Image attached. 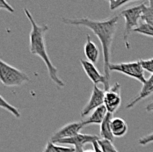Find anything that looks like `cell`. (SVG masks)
<instances>
[{"label":"cell","instance_id":"cell-11","mask_svg":"<svg viewBox=\"0 0 153 152\" xmlns=\"http://www.w3.org/2000/svg\"><path fill=\"white\" fill-rule=\"evenodd\" d=\"M84 52L88 59V61L92 63H96L99 59V48L96 44L91 40V37L89 34H86V42L84 47Z\"/></svg>","mask_w":153,"mask_h":152},{"label":"cell","instance_id":"cell-6","mask_svg":"<svg viewBox=\"0 0 153 152\" xmlns=\"http://www.w3.org/2000/svg\"><path fill=\"white\" fill-rule=\"evenodd\" d=\"M121 103V85L119 83H115L112 87L110 86L108 91H105L104 106L107 108V113H114L120 107Z\"/></svg>","mask_w":153,"mask_h":152},{"label":"cell","instance_id":"cell-7","mask_svg":"<svg viewBox=\"0 0 153 152\" xmlns=\"http://www.w3.org/2000/svg\"><path fill=\"white\" fill-rule=\"evenodd\" d=\"M80 62L85 74L94 84V85H97L98 84H102L104 85V91H107L109 90L110 88L109 80L106 77L105 75H102L99 71V70L94 66L93 63L87 60H83V59H80Z\"/></svg>","mask_w":153,"mask_h":152},{"label":"cell","instance_id":"cell-23","mask_svg":"<svg viewBox=\"0 0 153 152\" xmlns=\"http://www.w3.org/2000/svg\"><path fill=\"white\" fill-rule=\"evenodd\" d=\"M139 144L141 145H146L148 143H151V142H153V133L148 135V136H145L142 137L139 139L138 141Z\"/></svg>","mask_w":153,"mask_h":152},{"label":"cell","instance_id":"cell-2","mask_svg":"<svg viewBox=\"0 0 153 152\" xmlns=\"http://www.w3.org/2000/svg\"><path fill=\"white\" fill-rule=\"evenodd\" d=\"M24 13L30 21V46L29 49L32 55L38 56L42 61L44 62L48 71V75L50 79L59 87H63L65 85L64 82L61 80L57 76V69L53 65L50 61L49 56L47 53L46 44H45V33L48 30V27L47 25H38L33 19V16L27 8L24 9Z\"/></svg>","mask_w":153,"mask_h":152},{"label":"cell","instance_id":"cell-25","mask_svg":"<svg viewBox=\"0 0 153 152\" xmlns=\"http://www.w3.org/2000/svg\"><path fill=\"white\" fill-rule=\"evenodd\" d=\"M92 147H93V151L95 152H103L101 151V149H100V145H99V143H98V141H96V142H92Z\"/></svg>","mask_w":153,"mask_h":152},{"label":"cell","instance_id":"cell-26","mask_svg":"<svg viewBox=\"0 0 153 152\" xmlns=\"http://www.w3.org/2000/svg\"><path fill=\"white\" fill-rule=\"evenodd\" d=\"M145 109H146L147 112H152V111H153V101L152 103H150L148 106H146Z\"/></svg>","mask_w":153,"mask_h":152},{"label":"cell","instance_id":"cell-16","mask_svg":"<svg viewBox=\"0 0 153 152\" xmlns=\"http://www.w3.org/2000/svg\"><path fill=\"white\" fill-rule=\"evenodd\" d=\"M43 152H75V148L71 146L64 147L53 143L51 142H48Z\"/></svg>","mask_w":153,"mask_h":152},{"label":"cell","instance_id":"cell-22","mask_svg":"<svg viewBox=\"0 0 153 152\" xmlns=\"http://www.w3.org/2000/svg\"><path fill=\"white\" fill-rule=\"evenodd\" d=\"M130 1H126V0H110L109 1V6H110V10L114 11L116 10L117 8L123 6L124 4L129 3Z\"/></svg>","mask_w":153,"mask_h":152},{"label":"cell","instance_id":"cell-21","mask_svg":"<svg viewBox=\"0 0 153 152\" xmlns=\"http://www.w3.org/2000/svg\"><path fill=\"white\" fill-rule=\"evenodd\" d=\"M143 70H146L150 73L153 74V58L149 60H140L139 61Z\"/></svg>","mask_w":153,"mask_h":152},{"label":"cell","instance_id":"cell-14","mask_svg":"<svg viewBox=\"0 0 153 152\" xmlns=\"http://www.w3.org/2000/svg\"><path fill=\"white\" fill-rule=\"evenodd\" d=\"M111 131L114 137H121L126 135L128 125L122 118H113L111 121Z\"/></svg>","mask_w":153,"mask_h":152},{"label":"cell","instance_id":"cell-13","mask_svg":"<svg viewBox=\"0 0 153 152\" xmlns=\"http://www.w3.org/2000/svg\"><path fill=\"white\" fill-rule=\"evenodd\" d=\"M107 113V110L106 107L100 106V107L96 108L90 115V117L87 120H85L83 122L84 126H87L89 124H101L104 121L106 115Z\"/></svg>","mask_w":153,"mask_h":152},{"label":"cell","instance_id":"cell-27","mask_svg":"<svg viewBox=\"0 0 153 152\" xmlns=\"http://www.w3.org/2000/svg\"><path fill=\"white\" fill-rule=\"evenodd\" d=\"M75 152H85L83 147H75Z\"/></svg>","mask_w":153,"mask_h":152},{"label":"cell","instance_id":"cell-19","mask_svg":"<svg viewBox=\"0 0 153 152\" xmlns=\"http://www.w3.org/2000/svg\"><path fill=\"white\" fill-rule=\"evenodd\" d=\"M133 32H136L138 33L150 36L153 38V25L152 24H147V23H142L138 26L137 28H135Z\"/></svg>","mask_w":153,"mask_h":152},{"label":"cell","instance_id":"cell-10","mask_svg":"<svg viewBox=\"0 0 153 152\" xmlns=\"http://www.w3.org/2000/svg\"><path fill=\"white\" fill-rule=\"evenodd\" d=\"M100 140V137L92 135H85V134H78L76 136L61 140L57 142L56 144H69L75 147H84L86 143H92L96 141Z\"/></svg>","mask_w":153,"mask_h":152},{"label":"cell","instance_id":"cell-18","mask_svg":"<svg viewBox=\"0 0 153 152\" xmlns=\"http://www.w3.org/2000/svg\"><path fill=\"white\" fill-rule=\"evenodd\" d=\"M0 107L8 111L10 113H12L14 117L16 118H19L20 117V113L19 111L15 107H13V105H11L10 103H8L5 99H4L1 95H0Z\"/></svg>","mask_w":153,"mask_h":152},{"label":"cell","instance_id":"cell-1","mask_svg":"<svg viewBox=\"0 0 153 152\" xmlns=\"http://www.w3.org/2000/svg\"><path fill=\"white\" fill-rule=\"evenodd\" d=\"M119 16H114L106 20H92L89 18L68 19L62 18V21L66 25L81 26L87 27L99 38L103 51L104 59V75L107 79H110L109 65L111 64V47L114 39V34L116 30Z\"/></svg>","mask_w":153,"mask_h":152},{"label":"cell","instance_id":"cell-28","mask_svg":"<svg viewBox=\"0 0 153 152\" xmlns=\"http://www.w3.org/2000/svg\"><path fill=\"white\" fill-rule=\"evenodd\" d=\"M85 152H95L94 151H85Z\"/></svg>","mask_w":153,"mask_h":152},{"label":"cell","instance_id":"cell-3","mask_svg":"<svg viewBox=\"0 0 153 152\" xmlns=\"http://www.w3.org/2000/svg\"><path fill=\"white\" fill-rule=\"evenodd\" d=\"M29 81L30 78L26 73L0 58V82L4 86H20Z\"/></svg>","mask_w":153,"mask_h":152},{"label":"cell","instance_id":"cell-24","mask_svg":"<svg viewBox=\"0 0 153 152\" xmlns=\"http://www.w3.org/2000/svg\"><path fill=\"white\" fill-rule=\"evenodd\" d=\"M0 9L6 10L9 13H14L15 12V10L13 8V6L4 0H0Z\"/></svg>","mask_w":153,"mask_h":152},{"label":"cell","instance_id":"cell-8","mask_svg":"<svg viewBox=\"0 0 153 152\" xmlns=\"http://www.w3.org/2000/svg\"><path fill=\"white\" fill-rule=\"evenodd\" d=\"M85 126L83 125V122H71L66 124L65 126L62 127L60 129H58L56 132L53 134V136L50 137L49 142L53 143H56L57 142L71 138V137L76 136L80 133V130L84 128Z\"/></svg>","mask_w":153,"mask_h":152},{"label":"cell","instance_id":"cell-12","mask_svg":"<svg viewBox=\"0 0 153 152\" xmlns=\"http://www.w3.org/2000/svg\"><path fill=\"white\" fill-rule=\"evenodd\" d=\"M153 92V74L152 75V76L149 78V79H147L146 80V82H145V84L144 85H143V88H142V90L140 91V93L138 94L137 96L132 100V101H130L127 106H126V108H128V109H129V108H132V107H134L137 103H138L141 99H144V98H146V97H148L150 94H152Z\"/></svg>","mask_w":153,"mask_h":152},{"label":"cell","instance_id":"cell-15","mask_svg":"<svg viewBox=\"0 0 153 152\" xmlns=\"http://www.w3.org/2000/svg\"><path fill=\"white\" fill-rule=\"evenodd\" d=\"M113 119V113H107L104 121L100 124V136L102 139L113 142L114 136L111 131V121Z\"/></svg>","mask_w":153,"mask_h":152},{"label":"cell","instance_id":"cell-17","mask_svg":"<svg viewBox=\"0 0 153 152\" xmlns=\"http://www.w3.org/2000/svg\"><path fill=\"white\" fill-rule=\"evenodd\" d=\"M141 19L144 23L153 25V2L149 1V5H144Z\"/></svg>","mask_w":153,"mask_h":152},{"label":"cell","instance_id":"cell-20","mask_svg":"<svg viewBox=\"0 0 153 152\" xmlns=\"http://www.w3.org/2000/svg\"><path fill=\"white\" fill-rule=\"evenodd\" d=\"M98 143L103 152H118L115 146L114 145L113 142L105 140V139H100L98 140Z\"/></svg>","mask_w":153,"mask_h":152},{"label":"cell","instance_id":"cell-9","mask_svg":"<svg viewBox=\"0 0 153 152\" xmlns=\"http://www.w3.org/2000/svg\"><path fill=\"white\" fill-rule=\"evenodd\" d=\"M104 96H105V91L99 88L97 85L93 86L92 95L87 102V104L85 107L81 110V117H85L88 115L92 111H94L96 108L100 107V106L104 105Z\"/></svg>","mask_w":153,"mask_h":152},{"label":"cell","instance_id":"cell-5","mask_svg":"<svg viewBox=\"0 0 153 152\" xmlns=\"http://www.w3.org/2000/svg\"><path fill=\"white\" fill-rule=\"evenodd\" d=\"M109 71L121 72L126 76H130L137 79L143 85L146 82V77L144 76L143 69L142 68L139 61L121 62V63H111L109 65Z\"/></svg>","mask_w":153,"mask_h":152},{"label":"cell","instance_id":"cell-4","mask_svg":"<svg viewBox=\"0 0 153 152\" xmlns=\"http://www.w3.org/2000/svg\"><path fill=\"white\" fill-rule=\"evenodd\" d=\"M144 5L145 4L142 3L138 5L127 8L121 12V15L125 19L123 41L127 48H129V35L131 32H133V30L139 26L138 21L141 19Z\"/></svg>","mask_w":153,"mask_h":152}]
</instances>
